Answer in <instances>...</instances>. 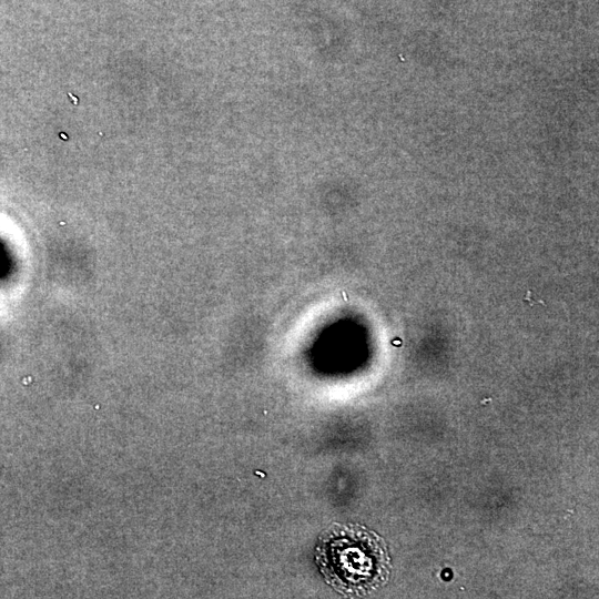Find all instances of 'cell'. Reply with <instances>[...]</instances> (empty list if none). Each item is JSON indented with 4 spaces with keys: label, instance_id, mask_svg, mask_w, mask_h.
<instances>
[{
    "label": "cell",
    "instance_id": "obj_1",
    "mask_svg": "<svg viewBox=\"0 0 599 599\" xmlns=\"http://www.w3.org/2000/svg\"><path fill=\"white\" fill-rule=\"evenodd\" d=\"M368 545L354 531L334 530L325 535L318 548V561L334 582L355 585L372 577Z\"/></svg>",
    "mask_w": 599,
    "mask_h": 599
}]
</instances>
